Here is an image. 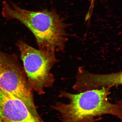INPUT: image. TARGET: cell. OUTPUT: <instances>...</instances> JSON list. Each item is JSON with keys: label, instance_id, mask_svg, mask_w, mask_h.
I'll list each match as a JSON object with an SVG mask.
<instances>
[{"label": "cell", "instance_id": "cell-3", "mask_svg": "<svg viewBox=\"0 0 122 122\" xmlns=\"http://www.w3.org/2000/svg\"><path fill=\"white\" fill-rule=\"evenodd\" d=\"M17 45L30 87L33 91L43 94L46 88L51 87L54 83L51 71L57 62L55 52L37 49L22 40L18 41Z\"/></svg>", "mask_w": 122, "mask_h": 122}, {"label": "cell", "instance_id": "cell-4", "mask_svg": "<svg viewBox=\"0 0 122 122\" xmlns=\"http://www.w3.org/2000/svg\"><path fill=\"white\" fill-rule=\"evenodd\" d=\"M0 89L15 96L26 105L35 117L41 118L24 68L16 57L0 50Z\"/></svg>", "mask_w": 122, "mask_h": 122}, {"label": "cell", "instance_id": "cell-5", "mask_svg": "<svg viewBox=\"0 0 122 122\" xmlns=\"http://www.w3.org/2000/svg\"><path fill=\"white\" fill-rule=\"evenodd\" d=\"M0 117L5 122H45L33 115L21 100L0 89Z\"/></svg>", "mask_w": 122, "mask_h": 122}, {"label": "cell", "instance_id": "cell-7", "mask_svg": "<svg viewBox=\"0 0 122 122\" xmlns=\"http://www.w3.org/2000/svg\"><path fill=\"white\" fill-rule=\"evenodd\" d=\"M0 122H5L1 117H0Z\"/></svg>", "mask_w": 122, "mask_h": 122}, {"label": "cell", "instance_id": "cell-2", "mask_svg": "<svg viewBox=\"0 0 122 122\" xmlns=\"http://www.w3.org/2000/svg\"><path fill=\"white\" fill-rule=\"evenodd\" d=\"M111 86L90 90L79 93L62 91L61 97L68 99V103H56L53 109L60 114L61 122H95L105 115L122 117V100L116 103L108 100Z\"/></svg>", "mask_w": 122, "mask_h": 122}, {"label": "cell", "instance_id": "cell-6", "mask_svg": "<svg viewBox=\"0 0 122 122\" xmlns=\"http://www.w3.org/2000/svg\"><path fill=\"white\" fill-rule=\"evenodd\" d=\"M122 72L96 75L79 70L74 89L79 92L122 84Z\"/></svg>", "mask_w": 122, "mask_h": 122}, {"label": "cell", "instance_id": "cell-1", "mask_svg": "<svg viewBox=\"0 0 122 122\" xmlns=\"http://www.w3.org/2000/svg\"><path fill=\"white\" fill-rule=\"evenodd\" d=\"M1 14L7 20H17L28 28L40 49L55 52L64 49L67 41L66 25L54 10L30 11L4 1Z\"/></svg>", "mask_w": 122, "mask_h": 122}]
</instances>
